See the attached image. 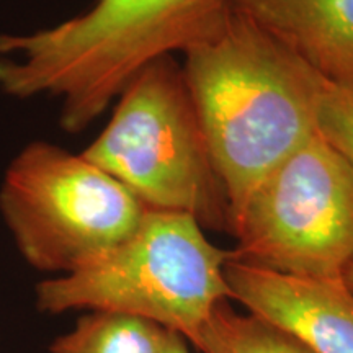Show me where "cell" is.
Segmentation results:
<instances>
[{
	"label": "cell",
	"instance_id": "cell-1",
	"mask_svg": "<svg viewBox=\"0 0 353 353\" xmlns=\"http://www.w3.org/2000/svg\"><path fill=\"white\" fill-rule=\"evenodd\" d=\"M229 0H97L32 33L0 34V94L59 100V121L83 131L149 64L218 32Z\"/></svg>",
	"mask_w": 353,
	"mask_h": 353
},
{
	"label": "cell",
	"instance_id": "cell-6",
	"mask_svg": "<svg viewBox=\"0 0 353 353\" xmlns=\"http://www.w3.org/2000/svg\"><path fill=\"white\" fill-rule=\"evenodd\" d=\"M229 234L234 260L342 278L353 257V170L316 132L252 190Z\"/></svg>",
	"mask_w": 353,
	"mask_h": 353
},
{
	"label": "cell",
	"instance_id": "cell-12",
	"mask_svg": "<svg viewBox=\"0 0 353 353\" xmlns=\"http://www.w3.org/2000/svg\"><path fill=\"white\" fill-rule=\"evenodd\" d=\"M165 353H190L182 335L175 332L170 334V341H169V345H167Z\"/></svg>",
	"mask_w": 353,
	"mask_h": 353
},
{
	"label": "cell",
	"instance_id": "cell-9",
	"mask_svg": "<svg viewBox=\"0 0 353 353\" xmlns=\"http://www.w3.org/2000/svg\"><path fill=\"white\" fill-rule=\"evenodd\" d=\"M170 330L143 317L87 311L70 332L51 343V353H165Z\"/></svg>",
	"mask_w": 353,
	"mask_h": 353
},
{
	"label": "cell",
	"instance_id": "cell-7",
	"mask_svg": "<svg viewBox=\"0 0 353 353\" xmlns=\"http://www.w3.org/2000/svg\"><path fill=\"white\" fill-rule=\"evenodd\" d=\"M224 276L231 299L314 353H353V291L342 278L286 275L234 259Z\"/></svg>",
	"mask_w": 353,
	"mask_h": 353
},
{
	"label": "cell",
	"instance_id": "cell-2",
	"mask_svg": "<svg viewBox=\"0 0 353 353\" xmlns=\"http://www.w3.org/2000/svg\"><path fill=\"white\" fill-rule=\"evenodd\" d=\"M183 57L185 81L232 223L252 190L316 134L325 79L232 10L218 32Z\"/></svg>",
	"mask_w": 353,
	"mask_h": 353
},
{
	"label": "cell",
	"instance_id": "cell-13",
	"mask_svg": "<svg viewBox=\"0 0 353 353\" xmlns=\"http://www.w3.org/2000/svg\"><path fill=\"white\" fill-rule=\"evenodd\" d=\"M342 280L345 281V285L353 291V257L350 259V262L347 263L345 270L342 273Z\"/></svg>",
	"mask_w": 353,
	"mask_h": 353
},
{
	"label": "cell",
	"instance_id": "cell-11",
	"mask_svg": "<svg viewBox=\"0 0 353 353\" xmlns=\"http://www.w3.org/2000/svg\"><path fill=\"white\" fill-rule=\"evenodd\" d=\"M316 132L353 170V79L325 81L317 101Z\"/></svg>",
	"mask_w": 353,
	"mask_h": 353
},
{
	"label": "cell",
	"instance_id": "cell-10",
	"mask_svg": "<svg viewBox=\"0 0 353 353\" xmlns=\"http://www.w3.org/2000/svg\"><path fill=\"white\" fill-rule=\"evenodd\" d=\"M190 342L201 353H314L272 321L234 311L229 299L216 304Z\"/></svg>",
	"mask_w": 353,
	"mask_h": 353
},
{
	"label": "cell",
	"instance_id": "cell-4",
	"mask_svg": "<svg viewBox=\"0 0 353 353\" xmlns=\"http://www.w3.org/2000/svg\"><path fill=\"white\" fill-rule=\"evenodd\" d=\"M82 156L148 210L185 213L203 229L229 232L226 190L182 65L172 56L149 64L128 83L108 125Z\"/></svg>",
	"mask_w": 353,
	"mask_h": 353
},
{
	"label": "cell",
	"instance_id": "cell-8",
	"mask_svg": "<svg viewBox=\"0 0 353 353\" xmlns=\"http://www.w3.org/2000/svg\"><path fill=\"white\" fill-rule=\"evenodd\" d=\"M324 77L353 79V0H229Z\"/></svg>",
	"mask_w": 353,
	"mask_h": 353
},
{
	"label": "cell",
	"instance_id": "cell-5",
	"mask_svg": "<svg viewBox=\"0 0 353 353\" xmlns=\"http://www.w3.org/2000/svg\"><path fill=\"white\" fill-rule=\"evenodd\" d=\"M148 208L82 154L34 141L0 187V213L17 249L39 272L68 275L125 241Z\"/></svg>",
	"mask_w": 353,
	"mask_h": 353
},
{
	"label": "cell",
	"instance_id": "cell-3",
	"mask_svg": "<svg viewBox=\"0 0 353 353\" xmlns=\"http://www.w3.org/2000/svg\"><path fill=\"white\" fill-rule=\"evenodd\" d=\"M231 250L214 245L193 216L148 210L125 241L37 286L41 312L113 311L143 317L192 341L214 306L231 299Z\"/></svg>",
	"mask_w": 353,
	"mask_h": 353
}]
</instances>
